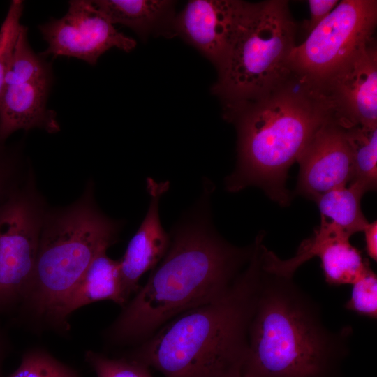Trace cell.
Wrapping results in <instances>:
<instances>
[{
  "instance_id": "cell-22",
  "label": "cell",
  "mask_w": 377,
  "mask_h": 377,
  "mask_svg": "<svg viewBox=\"0 0 377 377\" xmlns=\"http://www.w3.org/2000/svg\"><path fill=\"white\" fill-rule=\"evenodd\" d=\"M85 359L96 377H153L149 367L129 356L110 358L88 350Z\"/></svg>"
},
{
  "instance_id": "cell-18",
  "label": "cell",
  "mask_w": 377,
  "mask_h": 377,
  "mask_svg": "<svg viewBox=\"0 0 377 377\" xmlns=\"http://www.w3.org/2000/svg\"><path fill=\"white\" fill-rule=\"evenodd\" d=\"M364 193L358 184L351 182L348 187L333 189L321 195L315 202L321 219L334 224L350 237L363 231L369 223L360 205Z\"/></svg>"
},
{
  "instance_id": "cell-11",
  "label": "cell",
  "mask_w": 377,
  "mask_h": 377,
  "mask_svg": "<svg viewBox=\"0 0 377 377\" xmlns=\"http://www.w3.org/2000/svg\"><path fill=\"white\" fill-rule=\"evenodd\" d=\"M297 161L300 172L295 193L313 201L331 190L346 186L354 177L344 129L331 122L318 130Z\"/></svg>"
},
{
  "instance_id": "cell-26",
  "label": "cell",
  "mask_w": 377,
  "mask_h": 377,
  "mask_svg": "<svg viewBox=\"0 0 377 377\" xmlns=\"http://www.w3.org/2000/svg\"><path fill=\"white\" fill-rule=\"evenodd\" d=\"M337 0H309V20L304 25L306 34H309L337 6Z\"/></svg>"
},
{
  "instance_id": "cell-19",
  "label": "cell",
  "mask_w": 377,
  "mask_h": 377,
  "mask_svg": "<svg viewBox=\"0 0 377 377\" xmlns=\"http://www.w3.org/2000/svg\"><path fill=\"white\" fill-rule=\"evenodd\" d=\"M343 129L354 165V177L351 182L358 184L365 193L376 189L377 126L356 125Z\"/></svg>"
},
{
  "instance_id": "cell-24",
  "label": "cell",
  "mask_w": 377,
  "mask_h": 377,
  "mask_svg": "<svg viewBox=\"0 0 377 377\" xmlns=\"http://www.w3.org/2000/svg\"><path fill=\"white\" fill-rule=\"evenodd\" d=\"M345 307L369 318L377 317V277L370 270L353 284L350 299Z\"/></svg>"
},
{
  "instance_id": "cell-2",
  "label": "cell",
  "mask_w": 377,
  "mask_h": 377,
  "mask_svg": "<svg viewBox=\"0 0 377 377\" xmlns=\"http://www.w3.org/2000/svg\"><path fill=\"white\" fill-rule=\"evenodd\" d=\"M263 247L256 238L248 264L228 292L172 318L129 357L164 377H242L264 273Z\"/></svg>"
},
{
  "instance_id": "cell-15",
  "label": "cell",
  "mask_w": 377,
  "mask_h": 377,
  "mask_svg": "<svg viewBox=\"0 0 377 377\" xmlns=\"http://www.w3.org/2000/svg\"><path fill=\"white\" fill-rule=\"evenodd\" d=\"M106 251L97 255L64 300L59 314L62 331L68 329L71 314L87 304L111 300L123 307L128 302L122 288L120 260L110 258Z\"/></svg>"
},
{
  "instance_id": "cell-12",
  "label": "cell",
  "mask_w": 377,
  "mask_h": 377,
  "mask_svg": "<svg viewBox=\"0 0 377 377\" xmlns=\"http://www.w3.org/2000/svg\"><path fill=\"white\" fill-rule=\"evenodd\" d=\"M243 1L192 0L176 14L175 36L209 59L218 71L227 56Z\"/></svg>"
},
{
  "instance_id": "cell-17",
  "label": "cell",
  "mask_w": 377,
  "mask_h": 377,
  "mask_svg": "<svg viewBox=\"0 0 377 377\" xmlns=\"http://www.w3.org/2000/svg\"><path fill=\"white\" fill-rule=\"evenodd\" d=\"M316 256L321 260L325 281L330 285H353L371 270L368 262L346 237L329 239L321 246Z\"/></svg>"
},
{
  "instance_id": "cell-7",
  "label": "cell",
  "mask_w": 377,
  "mask_h": 377,
  "mask_svg": "<svg viewBox=\"0 0 377 377\" xmlns=\"http://www.w3.org/2000/svg\"><path fill=\"white\" fill-rule=\"evenodd\" d=\"M46 212L30 172L0 202V316L17 310L24 299Z\"/></svg>"
},
{
  "instance_id": "cell-25",
  "label": "cell",
  "mask_w": 377,
  "mask_h": 377,
  "mask_svg": "<svg viewBox=\"0 0 377 377\" xmlns=\"http://www.w3.org/2000/svg\"><path fill=\"white\" fill-rule=\"evenodd\" d=\"M21 165L19 148L0 145V202L21 184Z\"/></svg>"
},
{
  "instance_id": "cell-16",
  "label": "cell",
  "mask_w": 377,
  "mask_h": 377,
  "mask_svg": "<svg viewBox=\"0 0 377 377\" xmlns=\"http://www.w3.org/2000/svg\"><path fill=\"white\" fill-rule=\"evenodd\" d=\"M91 2L110 23L130 28L142 40L151 36H175L173 1L95 0Z\"/></svg>"
},
{
  "instance_id": "cell-28",
  "label": "cell",
  "mask_w": 377,
  "mask_h": 377,
  "mask_svg": "<svg viewBox=\"0 0 377 377\" xmlns=\"http://www.w3.org/2000/svg\"><path fill=\"white\" fill-rule=\"evenodd\" d=\"M10 346L7 335L0 327V377H4L3 374V364L9 350Z\"/></svg>"
},
{
  "instance_id": "cell-14",
  "label": "cell",
  "mask_w": 377,
  "mask_h": 377,
  "mask_svg": "<svg viewBox=\"0 0 377 377\" xmlns=\"http://www.w3.org/2000/svg\"><path fill=\"white\" fill-rule=\"evenodd\" d=\"M53 79L6 86L0 96V145L18 130L60 131L55 112L47 108Z\"/></svg>"
},
{
  "instance_id": "cell-9",
  "label": "cell",
  "mask_w": 377,
  "mask_h": 377,
  "mask_svg": "<svg viewBox=\"0 0 377 377\" xmlns=\"http://www.w3.org/2000/svg\"><path fill=\"white\" fill-rule=\"evenodd\" d=\"M315 81L331 123L377 126V48L373 40Z\"/></svg>"
},
{
  "instance_id": "cell-10",
  "label": "cell",
  "mask_w": 377,
  "mask_h": 377,
  "mask_svg": "<svg viewBox=\"0 0 377 377\" xmlns=\"http://www.w3.org/2000/svg\"><path fill=\"white\" fill-rule=\"evenodd\" d=\"M68 5L62 17L38 27L47 44L42 53L45 57H75L94 66L113 47L126 52L135 47L136 41L119 31L91 1L72 0Z\"/></svg>"
},
{
  "instance_id": "cell-29",
  "label": "cell",
  "mask_w": 377,
  "mask_h": 377,
  "mask_svg": "<svg viewBox=\"0 0 377 377\" xmlns=\"http://www.w3.org/2000/svg\"><path fill=\"white\" fill-rule=\"evenodd\" d=\"M242 377H253V376L247 375V374H243Z\"/></svg>"
},
{
  "instance_id": "cell-23",
  "label": "cell",
  "mask_w": 377,
  "mask_h": 377,
  "mask_svg": "<svg viewBox=\"0 0 377 377\" xmlns=\"http://www.w3.org/2000/svg\"><path fill=\"white\" fill-rule=\"evenodd\" d=\"M23 10L22 1H12L0 27V96L6 87V75L22 27L20 19Z\"/></svg>"
},
{
  "instance_id": "cell-20",
  "label": "cell",
  "mask_w": 377,
  "mask_h": 377,
  "mask_svg": "<svg viewBox=\"0 0 377 377\" xmlns=\"http://www.w3.org/2000/svg\"><path fill=\"white\" fill-rule=\"evenodd\" d=\"M45 57L32 50L27 38V28L22 25L7 69L6 87L53 79L52 66Z\"/></svg>"
},
{
  "instance_id": "cell-1",
  "label": "cell",
  "mask_w": 377,
  "mask_h": 377,
  "mask_svg": "<svg viewBox=\"0 0 377 377\" xmlns=\"http://www.w3.org/2000/svg\"><path fill=\"white\" fill-rule=\"evenodd\" d=\"M212 189L206 184L194 209L173 228L162 261L106 330L108 341H145L181 313L225 294L245 268L253 243L237 247L216 232L209 212Z\"/></svg>"
},
{
  "instance_id": "cell-27",
  "label": "cell",
  "mask_w": 377,
  "mask_h": 377,
  "mask_svg": "<svg viewBox=\"0 0 377 377\" xmlns=\"http://www.w3.org/2000/svg\"><path fill=\"white\" fill-rule=\"evenodd\" d=\"M365 235L366 251L368 256L377 260V222L369 223L363 230Z\"/></svg>"
},
{
  "instance_id": "cell-8",
  "label": "cell",
  "mask_w": 377,
  "mask_h": 377,
  "mask_svg": "<svg viewBox=\"0 0 377 377\" xmlns=\"http://www.w3.org/2000/svg\"><path fill=\"white\" fill-rule=\"evenodd\" d=\"M376 0H343L293 49L292 71L318 80L374 40Z\"/></svg>"
},
{
  "instance_id": "cell-13",
  "label": "cell",
  "mask_w": 377,
  "mask_h": 377,
  "mask_svg": "<svg viewBox=\"0 0 377 377\" xmlns=\"http://www.w3.org/2000/svg\"><path fill=\"white\" fill-rule=\"evenodd\" d=\"M169 182L147 179L150 201L147 214L135 234L130 240L120 259V274L125 297L139 289L138 281L143 274L154 268L165 255L170 237L164 230L159 216V202L169 188Z\"/></svg>"
},
{
  "instance_id": "cell-3",
  "label": "cell",
  "mask_w": 377,
  "mask_h": 377,
  "mask_svg": "<svg viewBox=\"0 0 377 377\" xmlns=\"http://www.w3.org/2000/svg\"><path fill=\"white\" fill-rule=\"evenodd\" d=\"M223 116L237 133V162L225 179L226 190L258 186L280 205H288V169L318 130L330 122L316 82L292 71L276 88Z\"/></svg>"
},
{
  "instance_id": "cell-6",
  "label": "cell",
  "mask_w": 377,
  "mask_h": 377,
  "mask_svg": "<svg viewBox=\"0 0 377 377\" xmlns=\"http://www.w3.org/2000/svg\"><path fill=\"white\" fill-rule=\"evenodd\" d=\"M297 24L288 1H243L226 59L212 87L223 113L255 100L281 84L292 70Z\"/></svg>"
},
{
  "instance_id": "cell-21",
  "label": "cell",
  "mask_w": 377,
  "mask_h": 377,
  "mask_svg": "<svg viewBox=\"0 0 377 377\" xmlns=\"http://www.w3.org/2000/svg\"><path fill=\"white\" fill-rule=\"evenodd\" d=\"M8 377H78L75 371L40 348L22 355L19 367Z\"/></svg>"
},
{
  "instance_id": "cell-5",
  "label": "cell",
  "mask_w": 377,
  "mask_h": 377,
  "mask_svg": "<svg viewBox=\"0 0 377 377\" xmlns=\"http://www.w3.org/2000/svg\"><path fill=\"white\" fill-rule=\"evenodd\" d=\"M120 227L98 209L92 183L71 205L47 209L33 275L17 309L21 318L37 330L62 331L64 300L97 255L117 242Z\"/></svg>"
},
{
  "instance_id": "cell-4",
  "label": "cell",
  "mask_w": 377,
  "mask_h": 377,
  "mask_svg": "<svg viewBox=\"0 0 377 377\" xmlns=\"http://www.w3.org/2000/svg\"><path fill=\"white\" fill-rule=\"evenodd\" d=\"M348 331L329 330L318 304L292 277L264 269L249 326L243 374L338 377L348 353Z\"/></svg>"
}]
</instances>
